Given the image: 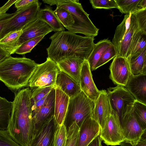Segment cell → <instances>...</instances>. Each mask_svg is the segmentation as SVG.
Returning <instances> with one entry per match:
<instances>
[{"label": "cell", "instance_id": "8992f818", "mask_svg": "<svg viewBox=\"0 0 146 146\" xmlns=\"http://www.w3.org/2000/svg\"><path fill=\"white\" fill-rule=\"evenodd\" d=\"M60 70L57 63L47 57L46 61L36 66L29 80L28 86L32 89L55 87L57 76Z\"/></svg>", "mask_w": 146, "mask_h": 146}, {"label": "cell", "instance_id": "c3c4849f", "mask_svg": "<svg viewBox=\"0 0 146 146\" xmlns=\"http://www.w3.org/2000/svg\"><path fill=\"white\" fill-rule=\"evenodd\" d=\"M44 3L49 4L50 6L57 5L64 1V0H43Z\"/></svg>", "mask_w": 146, "mask_h": 146}, {"label": "cell", "instance_id": "6da1fadb", "mask_svg": "<svg viewBox=\"0 0 146 146\" xmlns=\"http://www.w3.org/2000/svg\"><path fill=\"white\" fill-rule=\"evenodd\" d=\"M31 90L21 89L15 94L7 130L13 139L20 146H28L36 129L32 117Z\"/></svg>", "mask_w": 146, "mask_h": 146}, {"label": "cell", "instance_id": "d6986e66", "mask_svg": "<svg viewBox=\"0 0 146 146\" xmlns=\"http://www.w3.org/2000/svg\"><path fill=\"white\" fill-rule=\"evenodd\" d=\"M82 58L74 55L64 58L56 63L60 71L68 74L79 83Z\"/></svg>", "mask_w": 146, "mask_h": 146}, {"label": "cell", "instance_id": "836d02e7", "mask_svg": "<svg viewBox=\"0 0 146 146\" xmlns=\"http://www.w3.org/2000/svg\"><path fill=\"white\" fill-rule=\"evenodd\" d=\"M67 132L65 124L57 125L54 134V146H65Z\"/></svg>", "mask_w": 146, "mask_h": 146}, {"label": "cell", "instance_id": "8fae6325", "mask_svg": "<svg viewBox=\"0 0 146 146\" xmlns=\"http://www.w3.org/2000/svg\"><path fill=\"white\" fill-rule=\"evenodd\" d=\"M57 125L54 116L44 122L36 128L28 146H54V134Z\"/></svg>", "mask_w": 146, "mask_h": 146}, {"label": "cell", "instance_id": "e575fe53", "mask_svg": "<svg viewBox=\"0 0 146 146\" xmlns=\"http://www.w3.org/2000/svg\"><path fill=\"white\" fill-rule=\"evenodd\" d=\"M46 35L29 40L22 44L16 50L15 53L23 55L30 52L32 49L44 38Z\"/></svg>", "mask_w": 146, "mask_h": 146}, {"label": "cell", "instance_id": "f1b7e54d", "mask_svg": "<svg viewBox=\"0 0 146 146\" xmlns=\"http://www.w3.org/2000/svg\"><path fill=\"white\" fill-rule=\"evenodd\" d=\"M13 103L0 96V129L7 130Z\"/></svg>", "mask_w": 146, "mask_h": 146}, {"label": "cell", "instance_id": "f35d334b", "mask_svg": "<svg viewBox=\"0 0 146 146\" xmlns=\"http://www.w3.org/2000/svg\"><path fill=\"white\" fill-rule=\"evenodd\" d=\"M0 146H20L12 138L7 130L0 129Z\"/></svg>", "mask_w": 146, "mask_h": 146}, {"label": "cell", "instance_id": "ee69618b", "mask_svg": "<svg viewBox=\"0 0 146 146\" xmlns=\"http://www.w3.org/2000/svg\"><path fill=\"white\" fill-rule=\"evenodd\" d=\"M146 131H145L139 141L137 144L132 145L129 142L124 141L121 142L120 145L121 146H146Z\"/></svg>", "mask_w": 146, "mask_h": 146}, {"label": "cell", "instance_id": "603a6c76", "mask_svg": "<svg viewBox=\"0 0 146 146\" xmlns=\"http://www.w3.org/2000/svg\"><path fill=\"white\" fill-rule=\"evenodd\" d=\"M127 59L132 75L146 74V48L130 56Z\"/></svg>", "mask_w": 146, "mask_h": 146}, {"label": "cell", "instance_id": "f546056e", "mask_svg": "<svg viewBox=\"0 0 146 146\" xmlns=\"http://www.w3.org/2000/svg\"><path fill=\"white\" fill-rule=\"evenodd\" d=\"M145 48L146 32L139 30L135 33L133 37L130 48L129 56L141 51Z\"/></svg>", "mask_w": 146, "mask_h": 146}, {"label": "cell", "instance_id": "7bdbcfd3", "mask_svg": "<svg viewBox=\"0 0 146 146\" xmlns=\"http://www.w3.org/2000/svg\"><path fill=\"white\" fill-rule=\"evenodd\" d=\"M48 95L40 100L34 103L31 104L32 117L38 112L43 105Z\"/></svg>", "mask_w": 146, "mask_h": 146}, {"label": "cell", "instance_id": "60d3db41", "mask_svg": "<svg viewBox=\"0 0 146 146\" xmlns=\"http://www.w3.org/2000/svg\"><path fill=\"white\" fill-rule=\"evenodd\" d=\"M19 12L16 11L12 13H6L3 14H0V39L2 33L4 26L7 22L13 17L17 14Z\"/></svg>", "mask_w": 146, "mask_h": 146}, {"label": "cell", "instance_id": "d590c367", "mask_svg": "<svg viewBox=\"0 0 146 146\" xmlns=\"http://www.w3.org/2000/svg\"><path fill=\"white\" fill-rule=\"evenodd\" d=\"M117 52L113 45L112 44L104 51L96 66L95 70L108 62L115 58Z\"/></svg>", "mask_w": 146, "mask_h": 146}, {"label": "cell", "instance_id": "5b68a950", "mask_svg": "<svg viewBox=\"0 0 146 146\" xmlns=\"http://www.w3.org/2000/svg\"><path fill=\"white\" fill-rule=\"evenodd\" d=\"M94 102L81 91L70 98L64 124L75 122L80 127L84 120L92 115Z\"/></svg>", "mask_w": 146, "mask_h": 146}, {"label": "cell", "instance_id": "d6a6232c", "mask_svg": "<svg viewBox=\"0 0 146 146\" xmlns=\"http://www.w3.org/2000/svg\"><path fill=\"white\" fill-rule=\"evenodd\" d=\"M79 131L80 127L75 122L70 124L67 132L65 146H77Z\"/></svg>", "mask_w": 146, "mask_h": 146}, {"label": "cell", "instance_id": "d4e9b609", "mask_svg": "<svg viewBox=\"0 0 146 146\" xmlns=\"http://www.w3.org/2000/svg\"><path fill=\"white\" fill-rule=\"evenodd\" d=\"M39 18L46 23L55 32L65 30L64 27L50 6L46 5L44 8L40 9Z\"/></svg>", "mask_w": 146, "mask_h": 146}, {"label": "cell", "instance_id": "7a4b0ae2", "mask_svg": "<svg viewBox=\"0 0 146 146\" xmlns=\"http://www.w3.org/2000/svg\"><path fill=\"white\" fill-rule=\"evenodd\" d=\"M46 48L48 58L57 63L61 59L75 55L87 60L93 48L94 37L82 36L69 31L56 32Z\"/></svg>", "mask_w": 146, "mask_h": 146}, {"label": "cell", "instance_id": "7c38bea8", "mask_svg": "<svg viewBox=\"0 0 146 146\" xmlns=\"http://www.w3.org/2000/svg\"><path fill=\"white\" fill-rule=\"evenodd\" d=\"M110 77L113 83L125 87L131 74L127 59L116 56L111 64Z\"/></svg>", "mask_w": 146, "mask_h": 146}, {"label": "cell", "instance_id": "7402d4cb", "mask_svg": "<svg viewBox=\"0 0 146 146\" xmlns=\"http://www.w3.org/2000/svg\"><path fill=\"white\" fill-rule=\"evenodd\" d=\"M139 30L138 24L135 15L131 13L129 26L117 50V56L127 59L129 58V56L130 48L133 37L135 33Z\"/></svg>", "mask_w": 146, "mask_h": 146}, {"label": "cell", "instance_id": "4fadbf2b", "mask_svg": "<svg viewBox=\"0 0 146 146\" xmlns=\"http://www.w3.org/2000/svg\"><path fill=\"white\" fill-rule=\"evenodd\" d=\"M112 112L107 92L105 90L100 91V95L94 103L92 116L98 123L101 130L104 128Z\"/></svg>", "mask_w": 146, "mask_h": 146}, {"label": "cell", "instance_id": "30bf717a", "mask_svg": "<svg viewBox=\"0 0 146 146\" xmlns=\"http://www.w3.org/2000/svg\"><path fill=\"white\" fill-rule=\"evenodd\" d=\"M121 124L124 141L132 145L138 143L146 130H143L137 121L133 112V107L127 112Z\"/></svg>", "mask_w": 146, "mask_h": 146}, {"label": "cell", "instance_id": "83f0119b", "mask_svg": "<svg viewBox=\"0 0 146 146\" xmlns=\"http://www.w3.org/2000/svg\"><path fill=\"white\" fill-rule=\"evenodd\" d=\"M131 13L126 14L122 22L117 26L112 40V43L117 50L129 26Z\"/></svg>", "mask_w": 146, "mask_h": 146}, {"label": "cell", "instance_id": "8d00e7d4", "mask_svg": "<svg viewBox=\"0 0 146 146\" xmlns=\"http://www.w3.org/2000/svg\"><path fill=\"white\" fill-rule=\"evenodd\" d=\"M55 87H38L33 89L31 90V104L40 100L47 95Z\"/></svg>", "mask_w": 146, "mask_h": 146}, {"label": "cell", "instance_id": "5bb4252c", "mask_svg": "<svg viewBox=\"0 0 146 146\" xmlns=\"http://www.w3.org/2000/svg\"><path fill=\"white\" fill-rule=\"evenodd\" d=\"M81 91L94 103L100 94L93 80L91 72L87 60L82 63L79 78Z\"/></svg>", "mask_w": 146, "mask_h": 146}, {"label": "cell", "instance_id": "ab89813d", "mask_svg": "<svg viewBox=\"0 0 146 146\" xmlns=\"http://www.w3.org/2000/svg\"><path fill=\"white\" fill-rule=\"evenodd\" d=\"M133 14L137 22L139 29L146 32V9L139 10Z\"/></svg>", "mask_w": 146, "mask_h": 146}, {"label": "cell", "instance_id": "484cf974", "mask_svg": "<svg viewBox=\"0 0 146 146\" xmlns=\"http://www.w3.org/2000/svg\"><path fill=\"white\" fill-rule=\"evenodd\" d=\"M112 44L108 39L101 40L94 44L93 49L87 59L91 72L95 70L96 65L105 50Z\"/></svg>", "mask_w": 146, "mask_h": 146}, {"label": "cell", "instance_id": "ac0fdd59", "mask_svg": "<svg viewBox=\"0 0 146 146\" xmlns=\"http://www.w3.org/2000/svg\"><path fill=\"white\" fill-rule=\"evenodd\" d=\"M125 87L136 100L146 105V74H131Z\"/></svg>", "mask_w": 146, "mask_h": 146}, {"label": "cell", "instance_id": "2e32d148", "mask_svg": "<svg viewBox=\"0 0 146 146\" xmlns=\"http://www.w3.org/2000/svg\"><path fill=\"white\" fill-rule=\"evenodd\" d=\"M92 115L88 117L80 127L77 146H87L100 134V125Z\"/></svg>", "mask_w": 146, "mask_h": 146}, {"label": "cell", "instance_id": "1f68e13d", "mask_svg": "<svg viewBox=\"0 0 146 146\" xmlns=\"http://www.w3.org/2000/svg\"><path fill=\"white\" fill-rule=\"evenodd\" d=\"M54 12L61 24L66 28L72 26L74 21L71 13L66 9L56 7Z\"/></svg>", "mask_w": 146, "mask_h": 146}, {"label": "cell", "instance_id": "9a60e30c", "mask_svg": "<svg viewBox=\"0 0 146 146\" xmlns=\"http://www.w3.org/2000/svg\"><path fill=\"white\" fill-rule=\"evenodd\" d=\"M22 30L23 33L19 40V46L29 40L42 35H46L53 31L49 25L39 18L32 21Z\"/></svg>", "mask_w": 146, "mask_h": 146}, {"label": "cell", "instance_id": "277c9868", "mask_svg": "<svg viewBox=\"0 0 146 146\" xmlns=\"http://www.w3.org/2000/svg\"><path fill=\"white\" fill-rule=\"evenodd\" d=\"M56 7L66 9L73 16L74 23L71 27L66 28L68 31L94 37L98 35L99 29L90 19L89 15L84 11L79 0H64Z\"/></svg>", "mask_w": 146, "mask_h": 146}, {"label": "cell", "instance_id": "74e56055", "mask_svg": "<svg viewBox=\"0 0 146 146\" xmlns=\"http://www.w3.org/2000/svg\"><path fill=\"white\" fill-rule=\"evenodd\" d=\"M90 2L94 9H109L119 8L115 0H90Z\"/></svg>", "mask_w": 146, "mask_h": 146}, {"label": "cell", "instance_id": "52a82bcc", "mask_svg": "<svg viewBox=\"0 0 146 146\" xmlns=\"http://www.w3.org/2000/svg\"><path fill=\"white\" fill-rule=\"evenodd\" d=\"M108 95L112 111L118 116L120 123L136 100L125 87L117 85L108 89Z\"/></svg>", "mask_w": 146, "mask_h": 146}, {"label": "cell", "instance_id": "ffe728a7", "mask_svg": "<svg viewBox=\"0 0 146 146\" xmlns=\"http://www.w3.org/2000/svg\"><path fill=\"white\" fill-rule=\"evenodd\" d=\"M54 118L58 125L64 124L70 97L58 87L55 86Z\"/></svg>", "mask_w": 146, "mask_h": 146}, {"label": "cell", "instance_id": "bcb514c9", "mask_svg": "<svg viewBox=\"0 0 146 146\" xmlns=\"http://www.w3.org/2000/svg\"><path fill=\"white\" fill-rule=\"evenodd\" d=\"M102 141L99 134L96 136L87 146H102Z\"/></svg>", "mask_w": 146, "mask_h": 146}, {"label": "cell", "instance_id": "f6af8a7d", "mask_svg": "<svg viewBox=\"0 0 146 146\" xmlns=\"http://www.w3.org/2000/svg\"><path fill=\"white\" fill-rule=\"evenodd\" d=\"M17 0H9L3 6L0 7V14L6 13V12L10 7L15 4Z\"/></svg>", "mask_w": 146, "mask_h": 146}, {"label": "cell", "instance_id": "44dd1931", "mask_svg": "<svg viewBox=\"0 0 146 146\" xmlns=\"http://www.w3.org/2000/svg\"><path fill=\"white\" fill-rule=\"evenodd\" d=\"M55 86L59 87L70 98L75 96L81 91L79 83L60 70L57 74Z\"/></svg>", "mask_w": 146, "mask_h": 146}, {"label": "cell", "instance_id": "9c48e42d", "mask_svg": "<svg viewBox=\"0 0 146 146\" xmlns=\"http://www.w3.org/2000/svg\"><path fill=\"white\" fill-rule=\"evenodd\" d=\"M99 135L107 145H120L124 141L119 119L115 113L112 111L104 128L101 130Z\"/></svg>", "mask_w": 146, "mask_h": 146}, {"label": "cell", "instance_id": "b9f144b4", "mask_svg": "<svg viewBox=\"0 0 146 146\" xmlns=\"http://www.w3.org/2000/svg\"><path fill=\"white\" fill-rule=\"evenodd\" d=\"M36 0H17L15 3L16 11L23 10L30 5Z\"/></svg>", "mask_w": 146, "mask_h": 146}, {"label": "cell", "instance_id": "cb8c5ba5", "mask_svg": "<svg viewBox=\"0 0 146 146\" xmlns=\"http://www.w3.org/2000/svg\"><path fill=\"white\" fill-rule=\"evenodd\" d=\"M22 29L11 32L0 39V46L10 55L14 54L19 46V38Z\"/></svg>", "mask_w": 146, "mask_h": 146}, {"label": "cell", "instance_id": "3957f363", "mask_svg": "<svg viewBox=\"0 0 146 146\" xmlns=\"http://www.w3.org/2000/svg\"><path fill=\"white\" fill-rule=\"evenodd\" d=\"M38 64L25 57L11 56L0 63V80L9 89L16 92L28 86Z\"/></svg>", "mask_w": 146, "mask_h": 146}, {"label": "cell", "instance_id": "7dc6e473", "mask_svg": "<svg viewBox=\"0 0 146 146\" xmlns=\"http://www.w3.org/2000/svg\"><path fill=\"white\" fill-rule=\"evenodd\" d=\"M10 56L11 55L0 46V63Z\"/></svg>", "mask_w": 146, "mask_h": 146}, {"label": "cell", "instance_id": "e0dca14e", "mask_svg": "<svg viewBox=\"0 0 146 146\" xmlns=\"http://www.w3.org/2000/svg\"><path fill=\"white\" fill-rule=\"evenodd\" d=\"M55 95V87L48 94L44 103L38 112L33 117L36 129L44 122L54 116Z\"/></svg>", "mask_w": 146, "mask_h": 146}, {"label": "cell", "instance_id": "ba28073f", "mask_svg": "<svg viewBox=\"0 0 146 146\" xmlns=\"http://www.w3.org/2000/svg\"><path fill=\"white\" fill-rule=\"evenodd\" d=\"M41 4L39 1L36 0L28 7L19 11L18 13L9 20L5 25L1 38L11 32L23 29L39 18Z\"/></svg>", "mask_w": 146, "mask_h": 146}, {"label": "cell", "instance_id": "4dcf8cb0", "mask_svg": "<svg viewBox=\"0 0 146 146\" xmlns=\"http://www.w3.org/2000/svg\"><path fill=\"white\" fill-rule=\"evenodd\" d=\"M133 112L142 129L146 130V105L136 100L133 106Z\"/></svg>", "mask_w": 146, "mask_h": 146}, {"label": "cell", "instance_id": "4316f807", "mask_svg": "<svg viewBox=\"0 0 146 146\" xmlns=\"http://www.w3.org/2000/svg\"><path fill=\"white\" fill-rule=\"evenodd\" d=\"M118 9L122 13L133 14L146 9V0H115Z\"/></svg>", "mask_w": 146, "mask_h": 146}]
</instances>
